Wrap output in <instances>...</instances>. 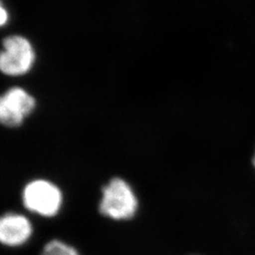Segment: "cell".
Here are the masks:
<instances>
[{"label":"cell","mask_w":255,"mask_h":255,"mask_svg":"<svg viewBox=\"0 0 255 255\" xmlns=\"http://www.w3.org/2000/svg\"><path fill=\"white\" fill-rule=\"evenodd\" d=\"M8 20H9L8 11L0 3V27L4 26L8 22Z\"/></svg>","instance_id":"52a82bcc"},{"label":"cell","mask_w":255,"mask_h":255,"mask_svg":"<svg viewBox=\"0 0 255 255\" xmlns=\"http://www.w3.org/2000/svg\"><path fill=\"white\" fill-rule=\"evenodd\" d=\"M40 255H81L75 247L61 239H51L43 247Z\"/></svg>","instance_id":"8992f818"},{"label":"cell","mask_w":255,"mask_h":255,"mask_svg":"<svg viewBox=\"0 0 255 255\" xmlns=\"http://www.w3.org/2000/svg\"><path fill=\"white\" fill-rule=\"evenodd\" d=\"M23 208L29 215L42 219H54L64 209V190L54 181L38 177L26 182L20 193Z\"/></svg>","instance_id":"6da1fadb"},{"label":"cell","mask_w":255,"mask_h":255,"mask_svg":"<svg viewBox=\"0 0 255 255\" xmlns=\"http://www.w3.org/2000/svg\"><path fill=\"white\" fill-rule=\"evenodd\" d=\"M34 226L28 215L16 211L0 214V245L19 248L33 237Z\"/></svg>","instance_id":"5b68a950"},{"label":"cell","mask_w":255,"mask_h":255,"mask_svg":"<svg viewBox=\"0 0 255 255\" xmlns=\"http://www.w3.org/2000/svg\"><path fill=\"white\" fill-rule=\"evenodd\" d=\"M139 201L129 182L113 177L101 187L98 210L103 218L114 221H128L136 216Z\"/></svg>","instance_id":"7a4b0ae2"},{"label":"cell","mask_w":255,"mask_h":255,"mask_svg":"<svg viewBox=\"0 0 255 255\" xmlns=\"http://www.w3.org/2000/svg\"><path fill=\"white\" fill-rule=\"evenodd\" d=\"M38 101L27 88L13 85L0 93V126L17 128L36 111Z\"/></svg>","instance_id":"277c9868"},{"label":"cell","mask_w":255,"mask_h":255,"mask_svg":"<svg viewBox=\"0 0 255 255\" xmlns=\"http://www.w3.org/2000/svg\"><path fill=\"white\" fill-rule=\"evenodd\" d=\"M253 163H254V165H255V157H254V160H253Z\"/></svg>","instance_id":"ba28073f"},{"label":"cell","mask_w":255,"mask_h":255,"mask_svg":"<svg viewBox=\"0 0 255 255\" xmlns=\"http://www.w3.org/2000/svg\"><path fill=\"white\" fill-rule=\"evenodd\" d=\"M36 52L26 37L10 35L2 41L0 50V73L8 78H22L30 73L35 65Z\"/></svg>","instance_id":"3957f363"}]
</instances>
